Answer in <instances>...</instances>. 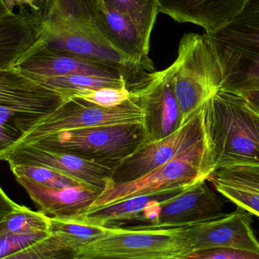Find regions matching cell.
<instances>
[{
  "instance_id": "6da1fadb",
  "label": "cell",
  "mask_w": 259,
  "mask_h": 259,
  "mask_svg": "<svg viewBox=\"0 0 259 259\" xmlns=\"http://www.w3.org/2000/svg\"><path fill=\"white\" fill-rule=\"evenodd\" d=\"M205 181L237 166L259 167V114L241 94L218 91L202 106Z\"/></svg>"
},
{
  "instance_id": "7a4b0ae2",
  "label": "cell",
  "mask_w": 259,
  "mask_h": 259,
  "mask_svg": "<svg viewBox=\"0 0 259 259\" xmlns=\"http://www.w3.org/2000/svg\"><path fill=\"white\" fill-rule=\"evenodd\" d=\"M205 34L221 69L220 91H258L259 0H247L231 21Z\"/></svg>"
},
{
  "instance_id": "3957f363",
  "label": "cell",
  "mask_w": 259,
  "mask_h": 259,
  "mask_svg": "<svg viewBox=\"0 0 259 259\" xmlns=\"http://www.w3.org/2000/svg\"><path fill=\"white\" fill-rule=\"evenodd\" d=\"M167 69L185 124L221 85V69L205 33H185L176 60Z\"/></svg>"
},
{
  "instance_id": "277c9868",
  "label": "cell",
  "mask_w": 259,
  "mask_h": 259,
  "mask_svg": "<svg viewBox=\"0 0 259 259\" xmlns=\"http://www.w3.org/2000/svg\"><path fill=\"white\" fill-rule=\"evenodd\" d=\"M144 117V111L134 96L123 105L112 109L100 107L79 97H71L48 115L38 118H14L12 121L15 128L19 131L20 137L10 146L30 143L62 131L116 124H143Z\"/></svg>"
},
{
  "instance_id": "5b68a950",
  "label": "cell",
  "mask_w": 259,
  "mask_h": 259,
  "mask_svg": "<svg viewBox=\"0 0 259 259\" xmlns=\"http://www.w3.org/2000/svg\"><path fill=\"white\" fill-rule=\"evenodd\" d=\"M145 143L143 124H126L62 131L27 143L68 152L114 170Z\"/></svg>"
},
{
  "instance_id": "8992f818",
  "label": "cell",
  "mask_w": 259,
  "mask_h": 259,
  "mask_svg": "<svg viewBox=\"0 0 259 259\" xmlns=\"http://www.w3.org/2000/svg\"><path fill=\"white\" fill-rule=\"evenodd\" d=\"M186 228H106L104 235L81 249L76 258H180L193 252Z\"/></svg>"
},
{
  "instance_id": "52a82bcc",
  "label": "cell",
  "mask_w": 259,
  "mask_h": 259,
  "mask_svg": "<svg viewBox=\"0 0 259 259\" xmlns=\"http://www.w3.org/2000/svg\"><path fill=\"white\" fill-rule=\"evenodd\" d=\"M52 15L97 35L135 63L154 67L147 44L129 18L104 0H56Z\"/></svg>"
},
{
  "instance_id": "ba28073f",
  "label": "cell",
  "mask_w": 259,
  "mask_h": 259,
  "mask_svg": "<svg viewBox=\"0 0 259 259\" xmlns=\"http://www.w3.org/2000/svg\"><path fill=\"white\" fill-rule=\"evenodd\" d=\"M204 153L203 139L188 150L139 179L123 183L109 181L89 211L138 195L188 188L199 181H205L202 174Z\"/></svg>"
},
{
  "instance_id": "9c48e42d",
  "label": "cell",
  "mask_w": 259,
  "mask_h": 259,
  "mask_svg": "<svg viewBox=\"0 0 259 259\" xmlns=\"http://www.w3.org/2000/svg\"><path fill=\"white\" fill-rule=\"evenodd\" d=\"M11 69L45 76L89 75L123 78L132 94L149 83L155 72L144 69H126L94 62L44 46L29 53Z\"/></svg>"
},
{
  "instance_id": "30bf717a",
  "label": "cell",
  "mask_w": 259,
  "mask_h": 259,
  "mask_svg": "<svg viewBox=\"0 0 259 259\" xmlns=\"http://www.w3.org/2000/svg\"><path fill=\"white\" fill-rule=\"evenodd\" d=\"M204 139L202 107L177 131L145 143L114 168L111 181L129 182L156 170Z\"/></svg>"
},
{
  "instance_id": "8fae6325",
  "label": "cell",
  "mask_w": 259,
  "mask_h": 259,
  "mask_svg": "<svg viewBox=\"0 0 259 259\" xmlns=\"http://www.w3.org/2000/svg\"><path fill=\"white\" fill-rule=\"evenodd\" d=\"M44 47L50 50L126 69H144L154 72L155 68L135 63L94 33L69 21L51 16L45 22Z\"/></svg>"
},
{
  "instance_id": "7c38bea8",
  "label": "cell",
  "mask_w": 259,
  "mask_h": 259,
  "mask_svg": "<svg viewBox=\"0 0 259 259\" xmlns=\"http://www.w3.org/2000/svg\"><path fill=\"white\" fill-rule=\"evenodd\" d=\"M0 158L11 166H40L57 170L103 192L114 169L68 152L44 149L30 143L0 150Z\"/></svg>"
},
{
  "instance_id": "4fadbf2b",
  "label": "cell",
  "mask_w": 259,
  "mask_h": 259,
  "mask_svg": "<svg viewBox=\"0 0 259 259\" xmlns=\"http://www.w3.org/2000/svg\"><path fill=\"white\" fill-rule=\"evenodd\" d=\"M68 98L14 69L0 71V126L54 112Z\"/></svg>"
},
{
  "instance_id": "5bb4252c",
  "label": "cell",
  "mask_w": 259,
  "mask_h": 259,
  "mask_svg": "<svg viewBox=\"0 0 259 259\" xmlns=\"http://www.w3.org/2000/svg\"><path fill=\"white\" fill-rule=\"evenodd\" d=\"M134 97L144 111L147 143L173 134L183 125L182 112L167 68L155 71L150 81Z\"/></svg>"
},
{
  "instance_id": "9a60e30c",
  "label": "cell",
  "mask_w": 259,
  "mask_h": 259,
  "mask_svg": "<svg viewBox=\"0 0 259 259\" xmlns=\"http://www.w3.org/2000/svg\"><path fill=\"white\" fill-rule=\"evenodd\" d=\"M227 214L222 199L208 187L207 181H202L160 205L156 219L147 227L189 228L217 220Z\"/></svg>"
},
{
  "instance_id": "2e32d148",
  "label": "cell",
  "mask_w": 259,
  "mask_h": 259,
  "mask_svg": "<svg viewBox=\"0 0 259 259\" xmlns=\"http://www.w3.org/2000/svg\"><path fill=\"white\" fill-rule=\"evenodd\" d=\"M252 214L237 207L225 217L186 228L193 251L240 249L259 253V241L252 228Z\"/></svg>"
},
{
  "instance_id": "e0dca14e",
  "label": "cell",
  "mask_w": 259,
  "mask_h": 259,
  "mask_svg": "<svg viewBox=\"0 0 259 259\" xmlns=\"http://www.w3.org/2000/svg\"><path fill=\"white\" fill-rule=\"evenodd\" d=\"M39 211L50 218L77 219L89 211L100 193L88 186L58 188L33 182L25 177H15Z\"/></svg>"
},
{
  "instance_id": "ac0fdd59",
  "label": "cell",
  "mask_w": 259,
  "mask_h": 259,
  "mask_svg": "<svg viewBox=\"0 0 259 259\" xmlns=\"http://www.w3.org/2000/svg\"><path fill=\"white\" fill-rule=\"evenodd\" d=\"M45 23L0 9V71L11 69L44 45Z\"/></svg>"
},
{
  "instance_id": "d6986e66",
  "label": "cell",
  "mask_w": 259,
  "mask_h": 259,
  "mask_svg": "<svg viewBox=\"0 0 259 259\" xmlns=\"http://www.w3.org/2000/svg\"><path fill=\"white\" fill-rule=\"evenodd\" d=\"M247 0H157L160 13L176 22L200 26L205 33L217 30L233 19Z\"/></svg>"
},
{
  "instance_id": "ffe728a7",
  "label": "cell",
  "mask_w": 259,
  "mask_h": 259,
  "mask_svg": "<svg viewBox=\"0 0 259 259\" xmlns=\"http://www.w3.org/2000/svg\"><path fill=\"white\" fill-rule=\"evenodd\" d=\"M187 189L163 190L138 195L121 202L88 211L77 219L88 225L101 228L124 227L126 224L135 222L139 224L141 216L147 208L156 204L164 203L176 197Z\"/></svg>"
},
{
  "instance_id": "44dd1931",
  "label": "cell",
  "mask_w": 259,
  "mask_h": 259,
  "mask_svg": "<svg viewBox=\"0 0 259 259\" xmlns=\"http://www.w3.org/2000/svg\"><path fill=\"white\" fill-rule=\"evenodd\" d=\"M207 181L237 207L259 219V167L237 166L220 169Z\"/></svg>"
},
{
  "instance_id": "7402d4cb",
  "label": "cell",
  "mask_w": 259,
  "mask_h": 259,
  "mask_svg": "<svg viewBox=\"0 0 259 259\" xmlns=\"http://www.w3.org/2000/svg\"><path fill=\"white\" fill-rule=\"evenodd\" d=\"M0 234H50V217L12 201L0 190Z\"/></svg>"
},
{
  "instance_id": "603a6c76",
  "label": "cell",
  "mask_w": 259,
  "mask_h": 259,
  "mask_svg": "<svg viewBox=\"0 0 259 259\" xmlns=\"http://www.w3.org/2000/svg\"><path fill=\"white\" fill-rule=\"evenodd\" d=\"M19 72L68 99L101 88H128L127 82L123 78L89 75L45 76Z\"/></svg>"
},
{
  "instance_id": "cb8c5ba5",
  "label": "cell",
  "mask_w": 259,
  "mask_h": 259,
  "mask_svg": "<svg viewBox=\"0 0 259 259\" xmlns=\"http://www.w3.org/2000/svg\"><path fill=\"white\" fill-rule=\"evenodd\" d=\"M106 231V228L93 226L78 219L50 218V234L62 239L78 252L103 237Z\"/></svg>"
},
{
  "instance_id": "d4e9b609",
  "label": "cell",
  "mask_w": 259,
  "mask_h": 259,
  "mask_svg": "<svg viewBox=\"0 0 259 259\" xmlns=\"http://www.w3.org/2000/svg\"><path fill=\"white\" fill-rule=\"evenodd\" d=\"M132 21L143 39L150 44L151 35L160 13L157 0H104Z\"/></svg>"
},
{
  "instance_id": "484cf974",
  "label": "cell",
  "mask_w": 259,
  "mask_h": 259,
  "mask_svg": "<svg viewBox=\"0 0 259 259\" xmlns=\"http://www.w3.org/2000/svg\"><path fill=\"white\" fill-rule=\"evenodd\" d=\"M77 254L78 251L50 233L28 247L0 259H76Z\"/></svg>"
},
{
  "instance_id": "4316f807",
  "label": "cell",
  "mask_w": 259,
  "mask_h": 259,
  "mask_svg": "<svg viewBox=\"0 0 259 259\" xmlns=\"http://www.w3.org/2000/svg\"><path fill=\"white\" fill-rule=\"evenodd\" d=\"M10 170L15 177H25L33 182L48 187L67 188L78 186H88L69 175L45 167L15 165L11 166Z\"/></svg>"
},
{
  "instance_id": "83f0119b",
  "label": "cell",
  "mask_w": 259,
  "mask_h": 259,
  "mask_svg": "<svg viewBox=\"0 0 259 259\" xmlns=\"http://www.w3.org/2000/svg\"><path fill=\"white\" fill-rule=\"evenodd\" d=\"M75 97L92 103L96 106L106 109H112L123 105L133 97V94L129 88H107L90 91L88 92L79 94Z\"/></svg>"
},
{
  "instance_id": "f1b7e54d",
  "label": "cell",
  "mask_w": 259,
  "mask_h": 259,
  "mask_svg": "<svg viewBox=\"0 0 259 259\" xmlns=\"http://www.w3.org/2000/svg\"><path fill=\"white\" fill-rule=\"evenodd\" d=\"M50 234H0V258L19 252Z\"/></svg>"
},
{
  "instance_id": "f546056e",
  "label": "cell",
  "mask_w": 259,
  "mask_h": 259,
  "mask_svg": "<svg viewBox=\"0 0 259 259\" xmlns=\"http://www.w3.org/2000/svg\"><path fill=\"white\" fill-rule=\"evenodd\" d=\"M178 259H259V253L240 249L217 248L193 251Z\"/></svg>"
},
{
  "instance_id": "4dcf8cb0",
  "label": "cell",
  "mask_w": 259,
  "mask_h": 259,
  "mask_svg": "<svg viewBox=\"0 0 259 259\" xmlns=\"http://www.w3.org/2000/svg\"><path fill=\"white\" fill-rule=\"evenodd\" d=\"M20 137L19 131L9 124L0 126V148L1 150L12 146Z\"/></svg>"
},
{
  "instance_id": "1f68e13d",
  "label": "cell",
  "mask_w": 259,
  "mask_h": 259,
  "mask_svg": "<svg viewBox=\"0 0 259 259\" xmlns=\"http://www.w3.org/2000/svg\"><path fill=\"white\" fill-rule=\"evenodd\" d=\"M248 103L259 114V90L243 94Z\"/></svg>"
},
{
  "instance_id": "d6a6232c",
  "label": "cell",
  "mask_w": 259,
  "mask_h": 259,
  "mask_svg": "<svg viewBox=\"0 0 259 259\" xmlns=\"http://www.w3.org/2000/svg\"><path fill=\"white\" fill-rule=\"evenodd\" d=\"M76 259H121V258H102V257H91V258H82Z\"/></svg>"
}]
</instances>
